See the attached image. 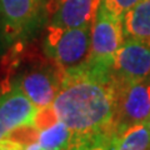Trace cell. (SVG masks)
I'll return each mask as SVG.
<instances>
[{"mask_svg": "<svg viewBox=\"0 0 150 150\" xmlns=\"http://www.w3.org/2000/svg\"><path fill=\"white\" fill-rule=\"evenodd\" d=\"M118 94L119 83L112 69L86 62L79 68L64 70L53 106L73 137L115 133Z\"/></svg>", "mask_w": 150, "mask_h": 150, "instance_id": "obj_1", "label": "cell"}, {"mask_svg": "<svg viewBox=\"0 0 150 150\" xmlns=\"http://www.w3.org/2000/svg\"><path fill=\"white\" fill-rule=\"evenodd\" d=\"M63 75L64 69L30 40L10 45L0 59V86H19L38 109L53 105Z\"/></svg>", "mask_w": 150, "mask_h": 150, "instance_id": "obj_2", "label": "cell"}, {"mask_svg": "<svg viewBox=\"0 0 150 150\" xmlns=\"http://www.w3.org/2000/svg\"><path fill=\"white\" fill-rule=\"evenodd\" d=\"M91 25L59 28L46 25L41 48L45 55L64 70L85 64L90 56Z\"/></svg>", "mask_w": 150, "mask_h": 150, "instance_id": "obj_3", "label": "cell"}, {"mask_svg": "<svg viewBox=\"0 0 150 150\" xmlns=\"http://www.w3.org/2000/svg\"><path fill=\"white\" fill-rule=\"evenodd\" d=\"M46 20V0H0V23L6 48L31 40Z\"/></svg>", "mask_w": 150, "mask_h": 150, "instance_id": "obj_4", "label": "cell"}, {"mask_svg": "<svg viewBox=\"0 0 150 150\" xmlns=\"http://www.w3.org/2000/svg\"><path fill=\"white\" fill-rule=\"evenodd\" d=\"M125 40L123 18L100 5L91 25V46L88 63L112 69L115 55Z\"/></svg>", "mask_w": 150, "mask_h": 150, "instance_id": "obj_5", "label": "cell"}, {"mask_svg": "<svg viewBox=\"0 0 150 150\" xmlns=\"http://www.w3.org/2000/svg\"><path fill=\"white\" fill-rule=\"evenodd\" d=\"M150 121V78L142 81L119 84L115 133L130 125Z\"/></svg>", "mask_w": 150, "mask_h": 150, "instance_id": "obj_6", "label": "cell"}, {"mask_svg": "<svg viewBox=\"0 0 150 150\" xmlns=\"http://www.w3.org/2000/svg\"><path fill=\"white\" fill-rule=\"evenodd\" d=\"M112 74L120 85L150 76V41L126 38L115 55Z\"/></svg>", "mask_w": 150, "mask_h": 150, "instance_id": "obj_7", "label": "cell"}, {"mask_svg": "<svg viewBox=\"0 0 150 150\" xmlns=\"http://www.w3.org/2000/svg\"><path fill=\"white\" fill-rule=\"evenodd\" d=\"M101 0H46L48 25L80 28L93 25Z\"/></svg>", "mask_w": 150, "mask_h": 150, "instance_id": "obj_8", "label": "cell"}, {"mask_svg": "<svg viewBox=\"0 0 150 150\" xmlns=\"http://www.w3.org/2000/svg\"><path fill=\"white\" fill-rule=\"evenodd\" d=\"M36 111L38 108L19 86L0 88V140L16 126L33 123Z\"/></svg>", "mask_w": 150, "mask_h": 150, "instance_id": "obj_9", "label": "cell"}, {"mask_svg": "<svg viewBox=\"0 0 150 150\" xmlns=\"http://www.w3.org/2000/svg\"><path fill=\"white\" fill-rule=\"evenodd\" d=\"M123 28L125 39L150 41V0H140L124 14Z\"/></svg>", "mask_w": 150, "mask_h": 150, "instance_id": "obj_10", "label": "cell"}, {"mask_svg": "<svg viewBox=\"0 0 150 150\" xmlns=\"http://www.w3.org/2000/svg\"><path fill=\"white\" fill-rule=\"evenodd\" d=\"M114 150H150L149 123L130 125L114 135Z\"/></svg>", "mask_w": 150, "mask_h": 150, "instance_id": "obj_11", "label": "cell"}, {"mask_svg": "<svg viewBox=\"0 0 150 150\" xmlns=\"http://www.w3.org/2000/svg\"><path fill=\"white\" fill-rule=\"evenodd\" d=\"M71 130L62 120L56 121L49 128L40 131L38 143L44 150L48 149H64L67 150L71 142Z\"/></svg>", "mask_w": 150, "mask_h": 150, "instance_id": "obj_12", "label": "cell"}, {"mask_svg": "<svg viewBox=\"0 0 150 150\" xmlns=\"http://www.w3.org/2000/svg\"><path fill=\"white\" fill-rule=\"evenodd\" d=\"M114 131L71 137L67 150H114Z\"/></svg>", "mask_w": 150, "mask_h": 150, "instance_id": "obj_13", "label": "cell"}, {"mask_svg": "<svg viewBox=\"0 0 150 150\" xmlns=\"http://www.w3.org/2000/svg\"><path fill=\"white\" fill-rule=\"evenodd\" d=\"M56 121H59V116H58V114H56L54 106L49 105V106L38 109L36 114L34 116L33 124L41 131V130H44L46 128H49L50 125H53L54 123H56Z\"/></svg>", "mask_w": 150, "mask_h": 150, "instance_id": "obj_14", "label": "cell"}, {"mask_svg": "<svg viewBox=\"0 0 150 150\" xmlns=\"http://www.w3.org/2000/svg\"><path fill=\"white\" fill-rule=\"evenodd\" d=\"M139 1L140 0H101L100 5L114 15L123 18L124 14L137 5Z\"/></svg>", "mask_w": 150, "mask_h": 150, "instance_id": "obj_15", "label": "cell"}, {"mask_svg": "<svg viewBox=\"0 0 150 150\" xmlns=\"http://www.w3.org/2000/svg\"><path fill=\"white\" fill-rule=\"evenodd\" d=\"M6 49L5 41H4V35H3V29H1V23H0V55H3V51Z\"/></svg>", "mask_w": 150, "mask_h": 150, "instance_id": "obj_16", "label": "cell"}, {"mask_svg": "<svg viewBox=\"0 0 150 150\" xmlns=\"http://www.w3.org/2000/svg\"><path fill=\"white\" fill-rule=\"evenodd\" d=\"M25 150H43V148H41V145L39 143H33L31 145H29Z\"/></svg>", "mask_w": 150, "mask_h": 150, "instance_id": "obj_17", "label": "cell"}, {"mask_svg": "<svg viewBox=\"0 0 150 150\" xmlns=\"http://www.w3.org/2000/svg\"><path fill=\"white\" fill-rule=\"evenodd\" d=\"M44 150V149H43ZM48 150H64V149H48Z\"/></svg>", "mask_w": 150, "mask_h": 150, "instance_id": "obj_18", "label": "cell"}, {"mask_svg": "<svg viewBox=\"0 0 150 150\" xmlns=\"http://www.w3.org/2000/svg\"><path fill=\"white\" fill-rule=\"evenodd\" d=\"M149 126H150V121H149Z\"/></svg>", "mask_w": 150, "mask_h": 150, "instance_id": "obj_19", "label": "cell"}, {"mask_svg": "<svg viewBox=\"0 0 150 150\" xmlns=\"http://www.w3.org/2000/svg\"><path fill=\"white\" fill-rule=\"evenodd\" d=\"M149 78H150V76H149Z\"/></svg>", "mask_w": 150, "mask_h": 150, "instance_id": "obj_20", "label": "cell"}]
</instances>
